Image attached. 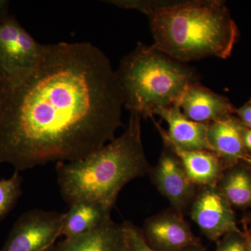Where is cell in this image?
Returning <instances> with one entry per match:
<instances>
[{
    "label": "cell",
    "mask_w": 251,
    "mask_h": 251,
    "mask_svg": "<svg viewBox=\"0 0 251 251\" xmlns=\"http://www.w3.org/2000/svg\"><path fill=\"white\" fill-rule=\"evenodd\" d=\"M111 62L88 42L44 45L36 67L9 82L0 113V162L21 172L98 151L123 126Z\"/></svg>",
    "instance_id": "cell-1"
},
{
    "label": "cell",
    "mask_w": 251,
    "mask_h": 251,
    "mask_svg": "<svg viewBox=\"0 0 251 251\" xmlns=\"http://www.w3.org/2000/svg\"><path fill=\"white\" fill-rule=\"evenodd\" d=\"M177 106L188 119L204 125L234 115L237 109L227 97L213 92L201 82L188 87Z\"/></svg>",
    "instance_id": "cell-11"
},
{
    "label": "cell",
    "mask_w": 251,
    "mask_h": 251,
    "mask_svg": "<svg viewBox=\"0 0 251 251\" xmlns=\"http://www.w3.org/2000/svg\"><path fill=\"white\" fill-rule=\"evenodd\" d=\"M9 90V80L3 72L0 70V113L7 95Z\"/></svg>",
    "instance_id": "cell-20"
},
{
    "label": "cell",
    "mask_w": 251,
    "mask_h": 251,
    "mask_svg": "<svg viewBox=\"0 0 251 251\" xmlns=\"http://www.w3.org/2000/svg\"><path fill=\"white\" fill-rule=\"evenodd\" d=\"M242 123L234 115L209 124L207 137L213 151L229 167L244 163L251 167V154L242 135Z\"/></svg>",
    "instance_id": "cell-12"
},
{
    "label": "cell",
    "mask_w": 251,
    "mask_h": 251,
    "mask_svg": "<svg viewBox=\"0 0 251 251\" xmlns=\"http://www.w3.org/2000/svg\"><path fill=\"white\" fill-rule=\"evenodd\" d=\"M49 251H126L125 227L110 218L90 232L65 238Z\"/></svg>",
    "instance_id": "cell-13"
},
{
    "label": "cell",
    "mask_w": 251,
    "mask_h": 251,
    "mask_svg": "<svg viewBox=\"0 0 251 251\" xmlns=\"http://www.w3.org/2000/svg\"><path fill=\"white\" fill-rule=\"evenodd\" d=\"M23 177L15 171L9 179H0V221L12 210L22 195Z\"/></svg>",
    "instance_id": "cell-17"
},
{
    "label": "cell",
    "mask_w": 251,
    "mask_h": 251,
    "mask_svg": "<svg viewBox=\"0 0 251 251\" xmlns=\"http://www.w3.org/2000/svg\"><path fill=\"white\" fill-rule=\"evenodd\" d=\"M44 47L15 16L0 23V70L9 82L21 80L36 67Z\"/></svg>",
    "instance_id": "cell-5"
},
{
    "label": "cell",
    "mask_w": 251,
    "mask_h": 251,
    "mask_svg": "<svg viewBox=\"0 0 251 251\" xmlns=\"http://www.w3.org/2000/svg\"><path fill=\"white\" fill-rule=\"evenodd\" d=\"M116 74L125 108L144 119L177 105L188 87L200 82L197 72L187 63L140 42L123 57Z\"/></svg>",
    "instance_id": "cell-4"
},
{
    "label": "cell",
    "mask_w": 251,
    "mask_h": 251,
    "mask_svg": "<svg viewBox=\"0 0 251 251\" xmlns=\"http://www.w3.org/2000/svg\"><path fill=\"white\" fill-rule=\"evenodd\" d=\"M155 115L168 125V138L180 148L188 150L213 151L207 137L209 125L198 123L185 116L177 105L161 109Z\"/></svg>",
    "instance_id": "cell-14"
},
{
    "label": "cell",
    "mask_w": 251,
    "mask_h": 251,
    "mask_svg": "<svg viewBox=\"0 0 251 251\" xmlns=\"http://www.w3.org/2000/svg\"><path fill=\"white\" fill-rule=\"evenodd\" d=\"M145 15L152 45L181 62L228 58L239 37L228 8L220 0L160 1Z\"/></svg>",
    "instance_id": "cell-2"
},
{
    "label": "cell",
    "mask_w": 251,
    "mask_h": 251,
    "mask_svg": "<svg viewBox=\"0 0 251 251\" xmlns=\"http://www.w3.org/2000/svg\"><path fill=\"white\" fill-rule=\"evenodd\" d=\"M130 113L125 132L103 148L78 161L56 163L61 196L69 206L87 200L112 211L124 186L151 171L142 140V117Z\"/></svg>",
    "instance_id": "cell-3"
},
{
    "label": "cell",
    "mask_w": 251,
    "mask_h": 251,
    "mask_svg": "<svg viewBox=\"0 0 251 251\" xmlns=\"http://www.w3.org/2000/svg\"><path fill=\"white\" fill-rule=\"evenodd\" d=\"M65 213L32 209L15 223L0 251H49L60 237Z\"/></svg>",
    "instance_id": "cell-6"
},
{
    "label": "cell",
    "mask_w": 251,
    "mask_h": 251,
    "mask_svg": "<svg viewBox=\"0 0 251 251\" xmlns=\"http://www.w3.org/2000/svg\"><path fill=\"white\" fill-rule=\"evenodd\" d=\"M242 135L244 146L249 153H251V129L242 125Z\"/></svg>",
    "instance_id": "cell-22"
},
{
    "label": "cell",
    "mask_w": 251,
    "mask_h": 251,
    "mask_svg": "<svg viewBox=\"0 0 251 251\" xmlns=\"http://www.w3.org/2000/svg\"><path fill=\"white\" fill-rule=\"evenodd\" d=\"M126 237V251H155L145 242L142 229L132 223H123ZM181 251H205L202 245L188 248Z\"/></svg>",
    "instance_id": "cell-18"
},
{
    "label": "cell",
    "mask_w": 251,
    "mask_h": 251,
    "mask_svg": "<svg viewBox=\"0 0 251 251\" xmlns=\"http://www.w3.org/2000/svg\"><path fill=\"white\" fill-rule=\"evenodd\" d=\"M216 251H247L244 232L226 234L218 242Z\"/></svg>",
    "instance_id": "cell-19"
},
{
    "label": "cell",
    "mask_w": 251,
    "mask_h": 251,
    "mask_svg": "<svg viewBox=\"0 0 251 251\" xmlns=\"http://www.w3.org/2000/svg\"><path fill=\"white\" fill-rule=\"evenodd\" d=\"M191 208V216L209 240L218 242L226 234L242 232L237 227L235 215L217 186L201 187Z\"/></svg>",
    "instance_id": "cell-7"
},
{
    "label": "cell",
    "mask_w": 251,
    "mask_h": 251,
    "mask_svg": "<svg viewBox=\"0 0 251 251\" xmlns=\"http://www.w3.org/2000/svg\"><path fill=\"white\" fill-rule=\"evenodd\" d=\"M244 237L246 239V246H247V251H251V233L247 228L244 232Z\"/></svg>",
    "instance_id": "cell-24"
},
{
    "label": "cell",
    "mask_w": 251,
    "mask_h": 251,
    "mask_svg": "<svg viewBox=\"0 0 251 251\" xmlns=\"http://www.w3.org/2000/svg\"><path fill=\"white\" fill-rule=\"evenodd\" d=\"M236 114L239 117V120L242 122V125L247 126L251 122V103L248 102L242 108L237 109Z\"/></svg>",
    "instance_id": "cell-21"
},
{
    "label": "cell",
    "mask_w": 251,
    "mask_h": 251,
    "mask_svg": "<svg viewBox=\"0 0 251 251\" xmlns=\"http://www.w3.org/2000/svg\"><path fill=\"white\" fill-rule=\"evenodd\" d=\"M249 103H251V100H249Z\"/></svg>",
    "instance_id": "cell-25"
},
{
    "label": "cell",
    "mask_w": 251,
    "mask_h": 251,
    "mask_svg": "<svg viewBox=\"0 0 251 251\" xmlns=\"http://www.w3.org/2000/svg\"><path fill=\"white\" fill-rule=\"evenodd\" d=\"M110 214L111 210L95 201H77L65 213L61 236L69 238L90 232L111 218Z\"/></svg>",
    "instance_id": "cell-15"
},
{
    "label": "cell",
    "mask_w": 251,
    "mask_h": 251,
    "mask_svg": "<svg viewBox=\"0 0 251 251\" xmlns=\"http://www.w3.org/2000/svg\"><path fill=\"white\" fill-rule=\"evenodd\" d=\"M9 7V1H7V0H0V23L10 16Z\"/></svg>",
    "instance_id": "cell-23"
},
{
    "label": "cell",
    "mask_w": 251,
    "mask_h": 251,
    "mask_svg": "<svg viewBox=\"0 0 251 251\" xmlns=\"http://www.w3.org/2000/svg\"><path fill=\"white\" fill-rule=\"evenodd\" d=\"M144 239L155 251H181L202 245L182 214L176 211L160 213L145 221Z\"/></svg>",
    "instance_id": "cell-8"
},
{
    "label": "cell",
    "mask_w": 251,
    "mask_h": 251,
    "mask_svg": "<svg viewBox=\"0 0 251 251\" xmlns=\"http://www.w3.org/2000/svg\"><path fill=\"white\" fill-rule=\"evenodd\" d=\"M153 124L161 135L165 148L179 159L189 179L196 186H217L227 169L216 153L205 150H188L180 148L167 135L166 130L153 118Z\"/></svg>",
    "instance_id": "cell-10"
},
{
    "label": "cell",
    "mask_w": 251,
    "mask_h": 251,
    "mask_svg": "<svg viewBox=\"0 0 251 251\" xmlns=\"http://www.w3.org/2000/svg\"><path fill=\"white\" fill-rule=\"evenodd\" d=\"M151 179L173 209L182 214L196 196V186L188 177L181 162L174 153L165 148L158 164L151 168Z\"/></svg>",
    "instance_id": "cell-9"
},
{
    "label": "cell",
    "mask_w": 251,
    "mask_h": 251,
    "mask_svg": "<svg viewBox=\"0 0 251 251\" xmlns=\"http://www.w3.org/2000/svg\"><path fill=\"white\" fill-rule=\"evenodd\" d=\"M239 163L227 168L218 186L231 206L247 208L251 206V168Z\"/></svg>",
    "instance_id": "cell-16"
}]
</instances>
